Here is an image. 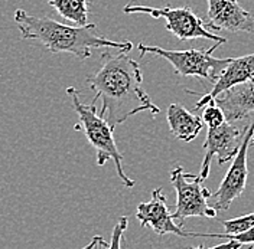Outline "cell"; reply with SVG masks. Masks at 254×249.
<instances>
[{
	"instance_id": "cell-20",
	"label": "cell",
	"mask_w": 254,
	"mask_h": 249,
	"mask_svg": "<svg viewBox=\"0 0 254 249\" xmlns=\"http://www.w3.org/2000/svg\"><path fill=\"white\" fill-rule=\"evenodd\" d=\"M241 244H238L236 241H230V242H225V244H220L217 247H211V248H204V247H198V248L192 249H238Z\"/></svg>"
},
{
	"instance_id": "cell-8",
	"label": "cell",
	"mask_w": 254,
	"mask_h": 249,
	"mask_svg": "<svg viewBox=\"0 0 254 249\" xmlns=\"http://www.w3.org/2000/svg\"><path fill=\"white\" fill-rule=\"evenodd\" d=\"M254 137V118L250 123V127L244 136V140L241 143V147L238 150L237 156L234 157L230 169L227 174L224 176L220 187L215 193H212V207L220 212V210H227L231 203L234 202L237 198H240L246 189L247 179H249V167H247V154L249 149Z\"/></svg>"
},
{
	"instance_id": "cell-14",
	"label": "cell",
	"mask_w": 254,
	"mask_h": 249,
	"mask_svg": "<svg viewBox=\"0 0 254 249\" xmlns=\"http://www.w3.org/2000/svg\"><path fill=\"white\" fill-rule=\"evenodd\" d=\"M64 19L74 23L75 26L88 25V6L90 0H47Z\"/></svg>"
},
{
	"instance_id": "cell-3",
	"label": "cell",
	"mask_w": 254,
	"mask_h": 249,
	"mask_svg": "<svg viewBox=\"0 0 254 249\" xmlns=\"http://www.w3.org/2000/svg\"><path fill=\"white\" fill-rule=\"evenodd\" d=\"M66 94L71 98L72 108L78 115V124H75L77 131H82L90 146L95 150L97 166H104L107 161H113L116 166L117 176L127 187L134 186V180L130 179L123 169V154L120 153L116 140H114V127L97 112V105L94 102L84 104L79 98L77 88L68 87Z\"/></svg>"
},
{
	"instance_id": "cell-12",
	"label": "cell",
	"mask_w": 254,
	"mask_h": 249,
	"mask_svg": "<svg viewBox=\"0 0 254 249\" xmlns=\"http://www.w3.org/2000/svg\"><path fill=\"white\" fill-rule=\"evenodd\" d=\"M254 78V53L250 55H244L240 58H231V62L225 66V69L222 71L220 78L217 79V82L214 84L212 90L209 93L201 94L185 90L188 94L193 95H199L201 98L196 101L195 109H201L205 107L206 104H209L214 98H217L220 94L225 93L227 90H230L231 87L238 85V84H244L247 81Z\"/></svg>"
},
{
	"instance_id": "cell-10",
	"label": "cell",
	"mask_w": 254,
	"mask_h": 249,
	"mask_svg": "<svg viewBox=\"0 0 254 249\" xmlns=\"http://www.w3.org/2000/svg\"><path fill=\"white\" fill-rule=\"evenodd\" d=\"M206 28L211 31L254 35V15L240 6L238 0H206Z\"/></svg>"
},
{
	"instance_id": "cell-2",
	"label": "cell",
	"mask_w": 254,
	"mask_h": 249,
	"mask_svg": "<svg viewBox=\"0 0 254 249\" xmlns=\"http://www.w3.org/2000/svg\"><path fill=\"white\" fill-rule=\"evenodd\" d=\"M15 22L22 39H33L47 48L52 53H72L79 59L91 56L93 49L116 48L119 50L128 52L133 44L128 41L117 42L110 41L97 32L95 23L85 26L64 25L47 16H33L23 9L15 10Z\"/></svg>"
},
{
	"instance_id": "cell-7",
	"label": "cell",
	"mask_w": 254,
	"mask_h": 249,
	"mask_svg": "<svg viewBox=\"0 0 254 249\" xmlns=\"http://www.w3.org/2000/svg\"><path fill=\"white\" fill-rule=\"evenodd\" d=\"M249 127L231 124V123L225 121L220 127L208 128L206 139L202 144L205 154H204L201 170L198 174L202 180H206V177L209 176L211 161L215 156L218 158L220 164L234 160V157L237 156L238 150L241 147V143L244 140V136H246Z\"/></svg>"
},
{
	"instance_id": "cell-19",
	"label": "cell",
	"mask_w": 254,
	"mask_h": 249,
	"mask_svg": "<svg viewBox=\"0 0 254 249\" xmlns=\"http://www.w3.org/2000/svg\"><path fill=\"white\" fill-rule=\"evenodd\" d=\"M97 247H103V248H107V247H109V242H106L103 236L97 235V236H93V239H91V241L88 242V245H85L84 248H81V249H95Z\"/></svg>"
},
{
	"instance_id": "cell-22",
	"label": "cell",
	"mask_w": 254,
	"mask_h": 249,
	"mask_svg": "<svg viewBox=\"0 0 254 249\" xmlns=\"http://www.w3.org/2000/svg\"><path fill=\"white\" fill-rule=\"evenodd\" d=\"M250 249H254V248H250Z\"/></svg>"
},
{
	"instance_id": "cell-21",
	"label": "cell",
	"mask_w": 254,
	"mask_h": 249,
	"mask_svg": "<svg viewBox=\"0 0 254 249\" xmlns=\"http://www.w3.org/2000/svg\"><path fill=\"white\" fill-rule=\"evenodd\" d=\"M252 143H253V144H254V137H253V140H252Z\"/></svg>"
},
{
	"instance_id": "cell-6",
	"label": "cell",
	"mask_w": 254,
	"mask_h": 249,
	"mask_svg": "<svg viewBox=\"0 0 254 249\" xmlns=\"http://www.w3.org/2000/svg\"><path fill=\"white\" fill-rule=\"evenodd\" d=\"M123 13L133 15V13H144L152 16L155 19H165L166 20V31L175 35L179 41H192V39H209L215 44H227V39L214 32L208 31L206 22H204L192 9L184 7H152V6H142V4H127L123 9Z\"/></svg>"
},
{
	"instance_id": "cell-5",
	"label": "cell",
	"mask_w": 254,
	"mask_h": 249,
	"mask_svg": "<svg viewBox=\"0 0 254 249\" xmlns=\"http://www.w3.org/2000/svg\"><path fill=\"white\" fill-rule=\"evenodd\" d=\"M202 179L192 173H185L182 166L171 171V183L176 192V204L172 218L184 225L188 218L215 219L218 212L208 203L212 193L202 185Z\"/></svg>"
},
{
	"instance_id": "cell-15",
	"label": "cell",
	"mask_w": 254,
	"mask_h": 249,
	"mask_svg": "<svg viewBox=\"0 0 254 249\" xmlns=\"http://www.w3.org/2000/svg\"><path fill=\"white\" fill-rule=\"evenodd\" d=\"M222 225L225 229V232H224L225 235H237L241 234V232H246L254 226V212L238 216V218L222 220Z\"/></svg>"
},
{
	"instance_id": "cell-11",
	"label": "cell",
	"mask_w": 254,
	"mask_h": 249,
	"mask_svg": "<svg viewBox=\"0 0 254 249\" xmlns=\"http://www.w3.org/2000/svg\"><path fill=\"white\" fill-rule=\"evenodd\" d=\"M222 94V97H217L212 101L221 107L227 121L249 127V120L254 114V78L234 85Z\"/></svg>"
},
{
	"instance_id": "cell-17",
	"label": "cell",
	"mask_w": 254,
	"mask_h": 249,
	"mask_svg": "<svg viewBox=\"0 0 254 249\" xmlns=\"http://www.w3.org/2000/svg\"><path fill=\"white\" fill-rule=\"evenodd\" d=\"M127 226H128V218L127 216H122L117 220L116 226L113 228L111 239L110 242H109L107 249H122L123 236H125V232L127 231Z\"/></svg>"
},
{
	"instance_id": "cell-16",
	"label": "cell",
	"mask_w": 254,
	"mask_h": 249,
	"mask_svg": "<svg viewBox=\"0 0 254 249\" xmlns=\"http://www.w3.org/2000/svg\"><path fill=\"white\" fill-rule=\"evenodd\" d=\"M201 120H202V123H204L208 128L220 127V125H222L227 121L225 114H224L222 108L218 104H215L214 101H211L209 104H206L205 107H204V112H202V115H201Z\"/></svg>"
},
{
	"instance_id": "cell-9",
	"label": "cell",
	"mask_w": 254,
	"mask_h": 249,
	"mask_svg": "<svg viewBox=\"0 0 254 249\" xmlns=\"http://www.w3.org/2000/svg\"><path fill=\"white\" fill-rule=\"evenodd\" d=\"M136 218L139 219L142 228L147 226L158 235L171 234L181 238H198V234L187 232L181 225L175 223V219L172 218L166 203V196L160 187L152 190V199L149 202L140 203L137 206Z\"/></svg>"
},
{
	"instance_id": "cell-1",
	"label": "cell",
	"mask_w": 254,
	"mask_h": 249,
	"mask_svg": "<svg viewBox=\"0 0 254 249\" xmlns=\"http://www.w3.org/2000/svg\"><path fill=\"white\" fill-rule=\"evenodd\" d=\"M140 65L127 56V52H104L94 74L87 77V85L95 93L97 102L101 100L100 115L113 127L123 124L131 115L147 111L152 115L160 112L150 97L143 90Z\"/></svg>"
},
{
	"instance_id": "cell-18",
	"label": "cell",
	"mask_w": 254,
	"mask_h": 249,
	"mask_svg": "<svg viewBox=\"0 0 254 249\" xmlns=\"http://www.w3.org/2000/svg\"><path fill=\"white\" fill-rule=\"evenodd\" d=\"M221 238V239H228V241H236L238 244L244 245H252L254 244V226L252 229L241 232L237 235H225V234H198V238Z\"/></svg>"
},
{
	"instance_id": "cell-13",
	"label": "cell",
	"mask_w": 254,
	"mask_h": 249,
	"mask_svg": "<svg viewBox=\"0 0 254 249\" xmlns=\"http://www.w3.org/2000/svg\"><path fill=\"white\" fill-rule=\"evenodd\" d=\"M166 120L169 130L178 140L190 143L198 137L202 130V120L193 115L181 104H171L166 111Z\"/></svg>"
},
{
	"instance_id": "cell-4",
	"label": "cell",
	"mask_w": 254,
	"mask_h": 249,
	"mask_svg": "<svg viewBox=\"0 0 254 249\" xmlns=\"http://www.w3.org/2000/svg\"><path fill=\"white\" fill-rule=\"evenodd\" d=\"M221 44H215L208 49H188V50H168L160 47H149L139 44L137 49L140 56L146 53L158 55L159 58L166 59L174 66V71L179 77H198L215 84L220 78L225 66L231 62V58H215L212 53Z\"/></svg>"
}]
</instances>
